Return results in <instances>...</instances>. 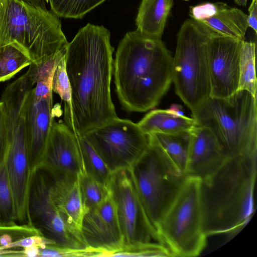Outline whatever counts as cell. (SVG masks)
I'll return each mask as SVG.
<instances>
[{"label":"cell","instance_id":"13","mask_svg":"<svg viewBox=\"0 0 257 257\" xmlns=\"http://www.w3.org/2000/svg\"><path fill=\"white\" fill-rule=\"evenodd\" d=\"M52 79L38 82L27 100L26 122L32 170L40 163L54 122Z\"/></svg>","mask_w":257,"mask_h":257},{"label":"cell","instance_id":"36","mask_svg":"<svg viewBox=\"0 0 257 257\" xmlns=\"http://www.w3.org/2000/svg\"><path fill=\"white\" fill-rule=\"evenodd\" d=\"M170 112L178 116L185 115L183 111V107L181 105L177 104L171 105L169 108L167 109Z\"/></svg>","mask_w":257,"mask_h":257},{"label":"cell","instance_id":"14","mask_svg":"<svg viewBox=\"0 0 257 257\" xmlns=\"http://www.w3.org/2000/svg\"><path fill=\"white\" fill-rule=\"evenodd\" d=\"M81 234L88 247L110 256L123 247L115 204L109 196L97 206L89 209L82 221Z\"/></svg>","mask_w":257,"mask_h":257},{"label":"cell","instance_id":"7","mask_svg":"<svg viewBox=\"0 0 257 257\" xmlns=\"http://www.w3.org/2000/svg\"><path fill=\"white\" fill-rule=\"evenodd\" d=\"M201 180L188 177L161 220L157 232L173 256H198L205 247Z\"/></svg>","mask_w":257,"mask_h":257},{"label":"cell","instance_id":"11","mask_svg":"<svg viewBox=\"0 0 257 257\" xmlns=\"http://www.w3.org/2000/svg\"><path fill=\"white\" fill-rule=\"evenodd\" d=\"M108 187L116 206L123 247L152 242L162 244L141 203L130 169L112 172Z\"/></svg>","mask_w":257,"mask_h":257},{"label":"cell","instance_id":"25","mask_svg":"<svg viewBox=\"0 0 257 257\" xmlns=\"http://www.w3.org/2000/svg\"><path fill=\"white\" fill-rule=\"evenodd\" d=\"M105 0H49L52 12L58 17L79 19Z\"/></svg>","mask_w":257,"mask_h":257},{"label":"cell","instance_id":"12","mask_svg":"<svg viewBox=\"0 0 257 257\" xmlns=\"http://www.w3.org/2000/svg\"><path fill=\"white\" fill-rule=\"evenodd\" d=\"M242 41L212 32L207 44L210 96L224 98L238 90Z\"/></svg>","mask_w":257,"mask_h":257},{"label":"cell","instance_id":"6","mask_svg":"<svg viewBox=\"0 0 257 257\" xmlns=\"http://www.w3.org/2000/svg\"><path fill=\"white\" fill-rule=\"evenodd\" d=\"M212 31L193 19H187L177 34L172 61L175 92L191 113L210 96L207 44Z\"/></svg>","mask_w":257,"mask_h":257},{"label":"cell","instance_id":"8","mask_svg":"<svg viewBox=\"0 0 257 257\" xmlns=\"http://www.w3.org/2000/svg\"><path fill=\"white\" fill-rule=\"evenodd\" d=\"M149 136L148 149L130 170L145 212L157 231L187 176L172 165L153 137Z\"/></svg>","mask_w":257,"mask_h":257},{"label":"cell","instance_id":"27","mask_svg":"<svg viewBox=\"0 0 257 257\" xmlns=\"http://www.w3.org/2000/svg\"><path fill=\"white\" fill-rule=\"evenodd\" d=\"M37 234H42L31 223L18 224L16 221L0 224V250L8 249L17 241Z\"/></svg>","mask_w":257,"mask_h":257},{"label":"cell","instance_id":"23","mask_svg":"<svg viewBox=\"0 0 257 257\" xmlns=\"http://www.w3.org/2000/svg\"><path fill=\"white\" fill-rule=\"evenodd\" d=\"M255 43L243 40L239 56L238 90H245L256 97Z\"/></svg>","mask_w":257,"mask_h":257},{"label":"cell","instance_id":"33","mask_svg":"<svg viewBox=\"0 0 257 257\" xmlns=\"http://www.w3.org/2000/svg\"><path fill=\"white\" fill-rule=\"evenodd\" d=\"M8 150L6 115L4 105L0 101V165L5 161Z\"/></svg>","mask_w":257,"mask_h":257},{"label":"cell","instance_id":"16","mask_svg":"<svg viewBox=\"0 0 257 257\" xmlns=\"http://www.w3.org/2000/svg\"><path fill=\"white\" fill-rule=\"evenodd\" d=\"M189 133L186 175L202 181L217 171L228 158L208 127L197 125Z\"/></svg>","mask_w":257,"mask_h":257},{"label":"cell","instance_id":"4","mask_svg":"<svg viewBox=\"0 0 257 257\" xmlns=\"http://www.w3.org/2000/svg\"><path fill=\"white\" fill-rule=\"evenodd\" d=\"M192 117L210 129L228 158L257 155L256 97L247 90L224 98L209 96Z\"/></svg>","mask_w":257,"mask_h":257},{"label":"cell","instance_id":"21","mask_svg":"<svg viewBox=\"0 0 257 257\" xmlns=\"http://www.w3.org/2000/svg\"><path fill=\"white\" fill-rule=\"evenodd\" d=\"M149 135L153 137L172 165L179 171L186 175L190 142L189 132L175 134L156 133Z\"/></svg>","mask_w":257,"mask_h":257},{"label":"cell","instance_id":"3","mask_svg":"<svg viewBox=\"0 0 257 257\" xmlns=\"http://www.w3.org/2000/svg\"><path fill=\"white\" fill-rule=\"evenodd\" d=\"M257 155L228 158L220 168L201 181L203 228L207 236H233L254 213Z\"/></svg>","mask_w":257,"mask_h":257},{"label":"cell","instance_id":"10","mask_svg":"<svg viewBox=\"0 0 257 257\" xmlns=\"http://www.w3.org/2000/svg\"><path fill=\"white\" fill-rule=\"evenodd\" d=\"M50 171L38 166L32 171L29 198V222L54 244L74 248L87 247L81 234L74 230L58 210L50 195Z\"/></svg>","mask_w":257,"mask_h":257},{"label":"cell","instance_id":"22","mask_svg":"<svg viewBox=\"0 0 257 257\" xmlns=\"http://www.w3.org/2000/svg\"><path fill=\"white\" fill-rule=\"evenodd\" d=\"M82 162L83 172L108 186L112 172L91 145L82 135H76Z\"/></svg>","mask_w":257,"mask_h":257},{"label":"cell","instance_id":"18","mask_svg":"<svg viewBox=\"0 0 257 257\" xmlns=\"http://www.w3.org/2000/svg\"><path fill=\"white\" fill-rule=\"evenodd\" d=\"M50 195L57 209L69 225L81 234L82 219L88 210L82 201L78 175L52 170Z\"/></svg>","mask_w":257,"mask_h":257},{"label":"cell","instance_id":"35","mask_svg":"<svg viewBox=\"0 0 257 257\" xmlns=\"http://www.w3.org/2000/svg\"><path fill=\"white\" fill-rule=\"evenodd\" d=\"M39 248V247L35 246L23 248L24 256H38Z\"/></svg>","mask_w":257,"mask_h":257},{"label":"cell","instance_id":"17","mask_svg":"<svg viewBox=\"0 0 257 257\" xmlns=\"http://www.w3.org/2000/svg\"><path fill=\"white\" fill-rule=\"evenodd\" d=\"M192 19L212 32L231 38L245 40L248 15L223 3H205L190 8Z\"/></svg>","mask_w":257,"mask_h":257},{"label":"cell","instance_id":"39","mask_svg":"<svg viewBox=\"0 0 257 257\" xmlns=\"http://www.w3.org/2000/svg\"><path fill=\"white\" fill-rule=\"evenodd\" d=\"M47 3H48V2L49 1V0H45Z\"/></svg>","mask_w":257,"mask_h":257},{"label":"cell","instance_id":"26","mask_svg":"<svg viewBox=\"0 0 257 257\" xmlns=\"http://www.w3.org/2000/svg\"><path fill=\"white\" fill-rule=\"evenodd\" d=\"M78 177L82 201L87 210L98 206L109 196L108 186L85 173H80Z\"/></svg>","mask_w":257,"mask_h":257},{"label":"cell","instance_id":"9","mask_svg":"<svg viewBox=\"0 0 257 257\" xmlns=\"http://www.w3.org/2000/svg\"><path fill=\"white\" fill-rule=\"evenodd\" d=\"M83 136L112 173L130 169L150 144L149 135L137 123L114 118Z\"/></svg>","mask_w":257,"mask_h":257},{"label":"cell","instance_id":"2","mask_svg":"<svg viewBox=\"0 0 257 257\" xmlns=\"http://www.w3.org/2000/svg\"><path fill=\"white\" fill-rule=\"evenodd\" d=\"M172 61L162 40L137 30L127 33L113 60L115 90L123 108L145 112L156 106L172 82Z\"/></svg>","mask_w":257,"mask_h":257},{"label":"cell","instance_id":"34","mask_svg":"<svg viewBox=\"0 0 257 257\" xmlns=\"http://www.w3.org/2000/svg\"><path fill=\"white\" fill-rule=\"evenodd\" d=\"M248 26L257 32V0H252L248 8Z\"/></svg>","mask_w":257,"mask_h":257},{"label":"cell","instance_id":"5","mask_svg":"<svg viewBox=\"0 0 257 257\" xmlns=\"http://www.w3.org/2000/svg\"><path fill=\"white\" fill-rule=\"evenodd\" d=\"M68 43L52 12L23 0H0V47L15 44L33 62L56 54Z\"/></svg>","mask_w":257,"mask_h":257},{"label":"cell","instance_id":"24","mask_svg":"<svg viewBox=\"0 0 257 257\" xmlns=\"http://www.w3.org/2000/svg\"><path fill=\"white\" fill-rule=\"evenodd\" d=\"M31 63L28 54L17 45L0 47V83L10 79Z\"/></svg>","mask_w":257,"mask_h":257},{"label":"cell","instance_id":"38","mask_svg":"<svg viewBox=\"0 0 257 257\" xmlns=\"http://www.w3.org/2000/svg\"><path fill=\"white\" fill-rule=\"evenodd\" d=\"M236 4L239 6H245L246 5L247 0H234Z\"/></svg>","mask_w":257,"mask_h":257},{"label":"cell","instance_id":"30","mask_svg":"<svg viewBox=\"0 0 257 257\" xmlns=\"http://www.w3.org/2000/svg\"><path fill=\"white\" fill-rule=\"evenodd\" d=\"M67 46L52 56L31 63L26 74L34 86L40 81L52 78L57 61Z\"/></svg>","mask_w":257,"mask_h":257},{"label":"cell","instance_id":"28","mask_svg":"<svg viewBox=\"0 0 257 257\" xmlns=\"http://www.w3.org/2000/svg\"><path fill=\"white\" fill-rule=\"evenodd\" d=\"M6 159L0 165V224L17 221L14 200L7 173Z\"/></svg>","mask_w":257,"mask_h":257},{"label":"cell","instance_id":"32","mask_svg":"<svg viewBox=\"0 0 257 257\" xmlns=\"http://www.w3.org/2000/svg\"><path fill=\"white\" fill-rule=\"evenodd\" d=\"M38 256H101V253L89 247L78 249L48 244L39 248Z\"/></svg>","mask_w":257,"mask_h":257},{"label":"cell","instance_id":"29","mask_svg":"<svg viewBox=\"0 0 257 257\" xmlns=\"http://www.w3.org/2000/svg\"><path fill=\"white\" fill-rule=\"evenodd\" d=\"M67 48L62 52L56 63L52 79V91L58 94L65 104L71 100V89L66 69Z\"/></svg>","mask_w":257,"mask_h":257},{"label":"cell","instance_id":"19","mask_svg":"<svg viewBox=\"0 0 257 257\" xmlns=\"http://www.w3.org/2000/svg\"><path fill=\"white\" fill-rule=\"evenodd\" d=\"M173 0H142L136 24L137 31L150 38L161 40Z\"/></svg>","mask_w":257,"mask_h":257},{"label":"cell","instance_id":"15","mask_svg":"<svg viewBox=\"0 0 257 257\" xmlns=\"http://www.w3.org/2000/svg\"><path fill=\"white\" fill-rule=\"evenodd\" d=\"M38 166L75 175L83 172L76 136L65 123L54 121Z\"/></svg>","mask_w":257,"mask_h":257},{"label":"cell","instance_id":"1","mask_svg":"<svg viewBox=\"0 0 257 257\" xmlns=\"http://www.w3.org/2000/svg\"><path fill=\"white\" fill-rule=\"evenodd\" d=\"M110 37L103 26L88 24L68 43L65 64L71 100L64 105V119L76 135L117 117L110 92L114 49Z\"/></svg>","mask_w":257,"mask_h":257},{"label":"cell","instance_id":"31","mask_svg":"<svg viewBox=\"0 0 257 257\" xmlns=\"http://www.w3.org/2000/svg\"><path fill=\"white\" fill-rule=\"evenodd\" d=\"M110 256H173L164 245L157 242L124 246Z\"/></svg>","mask_w":257,"mask_h":257},{"label":"cell","instance_id":"20","mask_svg":"<svg viewBox=\"0 0 257 257\" xmlns=\"http://www.w3.org/2000/svg\"><path fill=\"white\" fill-rule=\"evenodd\" d=\"M137 124L141 131L147 135L190 132L197 125L192 117L178 116L168 109H159L148 112Z\"/></svg>","mask_w":257,"mask_h":257},{"label":"cell","instance_id":"37","mask_svg":"<svg viewBox=\"0 0 257 257\" xmlns=\"http://www.w3.org/2000/svg\"><path fill=\"white\" fill-rule=\"evenodd\" d=\"M29 4L35 6H38L42 8H45V0H23Z\"/></svg>","mask_w":257,"mask_h":257}]
</instances>
